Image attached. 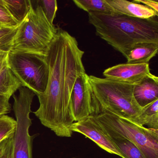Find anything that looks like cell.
<instances>
[{
	"instance_id": "1",
	"label": "cell",
	"mask_w": 158,
	"mask_h": 158,
	"mask_svg": "<svg viewBox=\"0 0 158 158\" xmlns=\"http://www.w3.org/2000/svg\"><path fill=\"white\" fill-rule=\"evenodd\" d=\"M84 53L75 38L58 29L46 55L48 85L44 93L37 95L40 106L34 113L58 136L70 137L73 134L71 95L77 77L85 73L82 61Z\"/></svg>"
},
{
	"instance_id": "2",
	"label": "cell",
	"mask_w": 158,
	"mask_h": 158,
	"mask_svg": "<svg viewBox=\"0 0 158 158\" xmlns=\"http://www.w3.org/2000/svg\"><path fill=\"white\" fill-rule=\"evenodd\" d=\"M88 17L96 35L125 58L135 44L158 43V16L141 19L122 14L89 13Z\"/></svg>"
},
{
	"instance_id": "3",
	"label": "cell",
	"mask_w": 158,
	"mask_h": 158,
	"mask_svg": "<svg viewBox=\"0 0 158 158\" xmlns=\"http://www.w3.org/2000/svg\"><path fill=\"white\" fill-rule=\"evenodd\" d=\"M89 81L99 114L108 112L140 125L141 108L134 98V85L89 76Z\"/></svg>"
},
{
	"instance_id": "4",
	"label": "cell",
	"mask_w": 158,
	"mask_h": 158,
	"mask_svg": "<svg viewBox=\"0 0 158 158\" xmlns=\"http://www.w3.org/2000/svg\"><path fill=\"white\" fill-rule=\"evenodd\" d=\"M58 29L49 23L39 4L32 6L18 26L10 51L46 56Z\"/></svg>"
},
{
	"instance_id": "5",
	"label": "cell",
	"mask_w": 158,
	"mask_h": 158,
	"mask_svg": "<svg viewBox=\"0 0 158 158\" xmlns=\"http://www.w3.org/2000/svg\"><path fill=\"white\" fill-rule=\"evenodd\" d=\"M107 135L123 137L135 144L147 158H158V130L147 128L108 112L92 115Z\"/></svg>"
},
{
	"instance_id": "6",
	"label": "cell",
	"mask_w": 158,
	"mask_h": 158,
	"mask_svg": "<svg viewBox=\"0 0 158 158\" xmlns=\"http://www.w3.org/2000/svg\"><path fill=\"white\" fill-rule=\"evenodd\" d=\"M8 65L22 86L29 89L36 95L44 93L49 77L46 56L10 51Z\"/></svg>"
},
{
	"instance_id": "7",
	"label": "cell",
	"mask_w": 158,
	"mask_h": 158,
	"mask_svg": "<svg viewBox=\"0 0 158 158\" xmlns=\"http://www.w3.org/2000/svg\"><path fill=\"white\" fill-rule=\"evenodd\" d=\"M18 96L13 95V106L16 118V127L14 135L13 158H33V136L29 134L32 125L30 118L31 105L35 93L29 89L22 86Z\"/></svg>"
},
{
	"instance_id": "8",
	"label": "cell",
	"mask_w": 158,
	"mask_h": 158,
	"mask_svg": "<svg viewBox=\"0 0 158 158\" xmlns=\"http://www.w3.org/2000/svg\"><path fill=\"white\" fill-rule=\"evenodd\" d=\"M71 106L75 122L99 114V110L86 73L76 81L71 98Z\"/></svg>"
},
{
	"instance_id": "9",
	"label": "cell",
	"mask_w": 158,
	"mask_h": 158,
	"mask_svg": "<svg viewBox=\"0 0 158 158\" xmlns=\"http://www.w3.org/2000/svg\"><path fill=\"white\" fill-rule=\"evenodd\" d=\"M72 130L73 132H77L84 135L105 151L124 158L93 116L75 122L72 126Z\"/></svg>"
},
{
	"instance_id": "10",
	"label": "cell",
	"mask_w": 158,
	"mask_h": 158,
	"mask_svg": "<svg viewBox=\"0 0 158 158\" xmlns=\"http://www.w3.org/2000/svg\"><path fill=\"white\" fill-rule=\"evenodd\" d=\"M105 78L135 85L152 74L148 64H121L104 70Z\"/></svg>"
},
{
	"instance_id": "11",
	"label": "cell",
	"mask_w": 158,
	"mask_h": 158,
	"mask_svg": "<svg viewBox=\"0 0 158 158\" xmlns=\"http://www.w3.org/2000/svg\"><path fill=\"white\" fill-rule=\"evenodd\" d=\"M133 94L136 101L142 108L158 100V77L152 74L134 85Z\"/></svg>"
},
{
	"instance_id": "12",
	"label": "cell",
	"mask_w": 158,
	"mask_h": 158,
	"mask_svg": "<svg viewBox=\"0 0 158 158\" xmlns=\"http://www.w3.org/2000/svg\"><path fill=\"white\" fill-rule=\"evenodd\" d=\"M107 2L122 14L141 19L158 16V13L147 6L126 0H106Z\"/></svg>"
},
{
	"instance_id": "13",
	"label": "cell",
	"mask_w": 158,
	"mask_h": 158,
	"mask_svg": "<svg viewBox=\"0 0 158 158\" xmlns=\"http://www.w3.org/2000/svg\"><path fill=\"white\" fill-rule=\"evenodd\" d=\"M158 43L141 42L133 46L127 55V63L131 64H148L158 52Z\"/></svg>"
},
{
	"instance_id": "14",
	"label": "cell",
	"mask_w": 158,
	"mask_h": 158,
	"mask_svg": "<svg viewBox=\"0 0 158 158\" xmlns=\"http://www.w3.org/2000/svg\"><path fill=\"white\" fill-rule=\"evenodd\" d=\"M21 87L20 81L8 65L0 73V96L10 98Z\"/></svg>"
},
{
	"instance_id": "15",
	"label": "cell",
	"mask_w": 158,
	"mask_h": 158,
	"mask_svg": "<svg viewBox=\"0 0 158 158\" xmlns=\"http://www.w3.org/2000/svg\"><path fill=\"white\" fill-rule=\"evenodd\" d=\"M2 2L14 20L21 23L28 14L32 7L29 0H2Z\"/></svg>"
},
{
	"instance_id": "16",
	"label": "cell",
	"mask_w": 158,
	"mask_h": 158,
	"mask_svg": "<svg viewBox=\"0 0 158 158\" xmlns=\"http://www.w3.org/2000/svg\"><path fill=\"white\" fill-rule=\"evenodd\" d=\"M108 136L124 158H147L143 152L130 140L119 136Z\"/></svg>"
},
{
	"instance_id": "17",
	"label": "cell",
	"mask_w": 158,
	"mask_h": 158,
	"mask_svg": "<svg viewBox=\"0 0 158 158\" xmlns=\"http://www.w3.org/2000/svg\"><path fill=\"white\" fill-rule=\"evenodd\" d=\"M74 3L79 9L89 13L106 14H120L114 9L106 0H73Z\"/></svg>"
},
{
	"instance_id": "18",
	"label": "cell",
	"mask_w": 158,
	"mask_h": 158,
	"mask_svg": "<svg viewBox=\"0 0 158 158\" xmlns=\"http://www.w3.org/2000/svg\"><path fill=\"white\" fill-rule=\"evenodd\" d=\"M139 119L140 125L158 130V100L142 108Z\"/></svg>"
},
{
	"instance_id": "19",
	"label": "cell",
	"mask_w": 158,
	"mask_h": 158,
	"mask_svg": "<svg viewBox=\"0 0 158 158\" xmlns=\"http://www.w3.org/2000/svg\"><path fill=\"white\" fill-rule=\"evenodd\" d=\"M19 25L15 26H5L0 28V50L8 52L11 50Z\"/></svg>"
},
{
	"instance_id": "20",
	"label": "cell",
	"mask_w": 158,
	"mask_h": 158,
	"mask_svg": "<svg viewBox=\"0 0 158 158\" xmlns=\"http://www.w3.org/2000/svg\"><path fill=\"white\" fill-rule=\"evenodd\" d=\"M16 120L7 114L0 115V143L14 135Z\"/></svg>"
},
{
	"instance_id": "21",
	"label": "cell",
	"mask_w": 158,
	"mask_h": 158,
	"mask_svg": "<svg viewBox=\"0 0 158 158\" xmlns=\"http://www.w3.org/2000/svg\"><path fill=\"white\" fill-rule=\"evenodd\" d=\"M42 7L43 11L51 24L53 25V21L58 10V4L56 0H42L38 2Z\"/></svg>"
},
{
	"instance_id": "22",
	"label": "cell",
	"mask_w": 158,
	"mask_h": 158,
	"mask_svg": "<svg viewBox=\"0 0 158 158\" xmlns=\"http://www.w3.org/2000/svg\"><path fill=\"white\" fill-rule=\"evenodd\" d=\"M14 135L0 143V158H13Z\"/></svg>"
},
{
	"instance_id": "23",
	"label": "cell",
	"mask_w": 158,
	"mask_h": 158,
	"mask_svg": "<svg viewBox=\"0 0 158 158\" xmlns=\"http://www.w3.org/2000/svg\"><path fill=\"white\" fill-rule=\"evenodd\" d=\"M0 22L9 26H15L19 25L9 14L2 0H0Z\"/></svg>"
},
{
	"instance_id": "24",
	"label": "cell",
	"mask_w": 158,
	"mask_h": 158,
	"mask_svg": "<svg viewBox=\"0 0 158 158\" xmlns=\"http://www.w3.org/2000/svg\"><path fill=\"white\" fill-rule=\"evenodd\" d=\"M10 98L0 96V115L7 114L11 110V105L10 102Z\"/></svg>"
},
{
	"instance_id": "25",
	"label": "cell",
	"mask_w": 158,
	"mask_h": 158,
	"mask_svg": "<svg viewBox=\"0 0 158 158\" xmlns=\"http://www.w3.org/2000/svg\"><path fill=\"white\" fill-rule=\"evenodd\" d=\"M133 2L139 4H143V5L147 6L156 12L158 13V2L157 1H154L152 0H134Z\"/></svg>"
},
{
	"instance_id": "26",
	"label": "cell",
	"mask_w": 158,
	"mask_h": 158,
	"mask_svg": "<svg viewBox=\"0 0 158 158\" xmlns=\"http://www.w3.org/2000/svg\"><path fill=\"white\" fill-rule=\"evenodd\" d=\"M9 52L0 50V73L8 66Z\"/></svg>"
},
{
	"instance_id": "27",
	"label": "cell",
	"mask_w": 158,
	"mask_h": 158,
	"mask_svg": "<svg viewBox=\"0 0 158 158\" xmlns=\"http://www.w3.org/2000/svg\"><path fill=\"white\" fill-rule=\"evenodd\" d=\"M5 25L3 24V23H1L0 22V28H1L2 27H3L5 26Z\"/></svg>"
}]
</instances>
